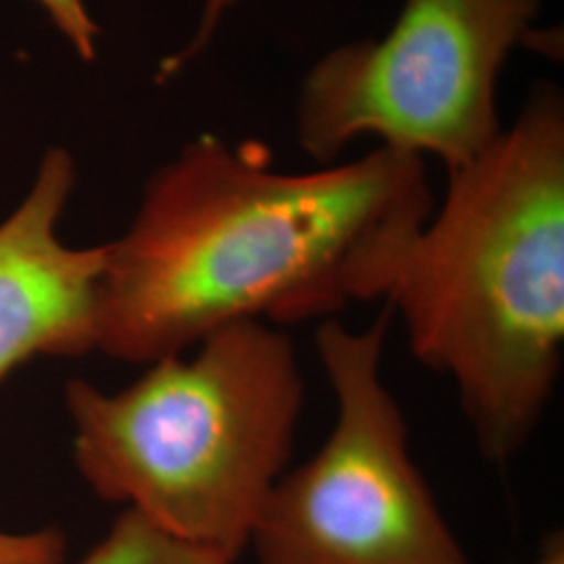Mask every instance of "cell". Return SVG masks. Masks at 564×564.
<instances>
[{"mask_svg": "<svg viewBox=\"0 0 564 564\" xmlns=\"http://www.w3.org/2000/svg\"><path fill=\"white\" fill-rule=\"evenodd\" d=\"M431 214L414 153L381 147L293 174L258 144L203 134L151 178L130 228L105 245L97 349L147 366L228 324L324 323L387 300Z\"/></svg>", "mask_w": 564, "mask_h": 564, "instance_id": "cell-1", "label": "cell"}, {"mask_svg": "<svg viewBox=\"0 0 564 564\" xmlns=\"http://www.w3.org/2000/svg\"><path fill=\"white\" fill-rule=\"evenodd\" d=\"M447 178L384 302L414 358L456 387L479 452L505 464L542 423L563 368L558 90L540 86L514 126Z\"/></svg>", "mask_w": 564, "mask_h": 564, "instance_id": "cell-2", "label": "cell"}, {"mask_svg": "<svg viewBox=\"0 0 564 564\" xmlns=\"http://www.w3.org/2000/svg\"><path fill=\"white\" fill-rule=\"evenodd\" d=\"M116 393L65 384L74 460L111 505L237 563L286 473L305 384L291 337L228 324Z\"/></svg>", "mask_w": 564, "mask_h": 564, "instance_id": "cell-3", "label": "cell"}, {"mask_svg": "<svg viewBox=\"0 0 564 564\" xmlns=\"http://www.w3.org/2000/svg\"><path fill=\"white\" fill-rule=\"evenodd\" d=\"M391 307L354 330L324 321L316 351L335 395L323 447L274 485L247 550L258 564H470L410 452L384 384Z\"/></svg>", "mask_w": 564, "mask_h": 564, "instance_id": "cell-4", "label": "cell"}, {"mask_svg": "<svg viewBox=\"0 0 564 564\" xmlns=\"http://www.w3.org/2000/svg\"><path fill=\"white\" fill-rule=\"evenodd\" d=\"M542 0H405L381 41L345 44L305 76L297 141L335 162L360 137H379L454 172L502 134L498 78L533 32Z\"/></svg>", "mask_w": 564, "mask_h": 564, "instance_id": "cell-5", "label": "cell"}, {"mask_svg": "<svg viewBox=\"0 0 564 564\" xmlns=\"http://www.w3.org/2000/svg\"><path fill=\"white\" fill-rule=\"evenodd\" d=\"M74 182L72 158L51 151L28 197L0 224V383L34 358L97 349L105 245L67 247L57 232Z\"/></svg>", "mask_w": 564, "mask_h": 564, "instance_id": "cell-6", "label": "cell"}, {"mask_svg": "<svg viewBox=\"0 0 564 564\" xmlns=\"http://www.w3.org/2000/svg\"><path fill=\"white\" fill-rule=\"evenodd\" d=\"M76 564H235L220 552L193 544L123 508L99 544Z\"/></svg>", "mask_w": 564, "mask_h": 564, "instance_id": "cell-7", "label": "cell"}, {"mask_svg": "<svg viewBox=\"0 0 564 564\" xmlns=\"http://www.w3.org/2000/svg\"><path fill=\"white\" fill-rule=\"evenodd\" d=\"M67 538L57 527L28 533L0 531V564H65Z\"/></svg>", "mask_w": 564, "mask_h": 564, "instance_id": "cell-8", "label": "cell"}, {"mask_svg": "<svg viewBox=\"0 0 564 564\" xmlns=\"http://www.w3.org/2000/svg\"><path fill=\"white\" fill-rule=\"evenodd\" d=\"M61 34L72 42L82 59H95L99 25L93 21L84 0H39Z\"/></svg>", "mask_w": 564, "mask_h": 564, "instance_id": "cell-9", "label": "cell"}, {"mask_svg": "<svg viewBox=\"0 0 564 564\" xmlns=\"http://www.w3.org/2000/svg\"><path fill=\"white\" fill-rule=\"evenodd\" d=\"M239 2H241V0H205L202 21H199V28H197L195 39H193L191 44H188L184 51H181L176 57L165 61L163 72H165V74H174L178 67H182V63L193 59L195 55H199L202 51H205V46L209 44L212 36L216 34L218 25L223 23L224 15H226L235 4H239Z\"/></svg>", "mask_w": 564, "mask_h": 564, "instance_id": "cell-10", "label": "cell"}, {"mask_svg": "<svg viewBox=\"0 0 564 564\" xmlns=\"http://www.w3.org/2000/svg\"><path fill=\"white\" fill-rule=\"evenodd\" d=\"M529 564H564V538L563 533H552L544 540L540 547V554L535 561Z\"/></svg>", "mask_w": 564, "mask_h": 564, "instance_id": "cell-11", "label": "cell"}]
</instances>
